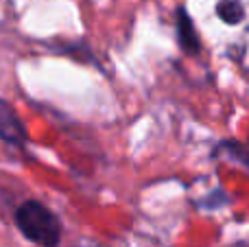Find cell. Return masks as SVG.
I'll list each match as a JSON object with an SVG mask.
<instances>
[{
	"mask_svg": "<svg viewBox=\"0 0 249 247\" xmlns=\"http://www.w3.org/2000/svg\"><path fill=\"white\" fill-rule=\"evenodd\" d=\"M13 223L26 241L37 247H59L64 226L57 212L37 199H26L13 212Z\"/></svg>",
	"mask_w": 249,
	"mask_h": 247,
	"instance_id": "6da1fadb",
	"label": "cell"
},
{
	"mask_svg": "<svg viewBox=\"0 0 249 247\" xmlns=\"http://www.w3.org/2000/svg\"><path fill=\"white\" fill-rule=\"evenodd\" d=\"M0 140L11 147H24L29 142L24 121L7 99H0Z\"/></svg>",
	"mask_w": 249,
	"mask_h": 247,
	"instance_id": "7a4b0ae2",
	"label": "cell"
},
{
	"mask_svg": "<svg viewBox=\"0 0 249 247\" xmlns=\"http://www.w3.org/2000/svg\"><path fill=\"white\" fill-rule=\"evenodd\" d=\"M175 35H177V44H179V48L186 55L195 57L201 53V37H199L195 20L186 7L175 9Z\"/></svg>",
	"mask_w": 249,
	"mask_h": 247,
	"instance_id": "3957f363",
	"label": "cell"
},
{
	"mask_svg": "<svg viewBox=\"0 0 249 247\" xmlns=\"http://www.w3.org/2000/svg\"><path fill=\"white\" fill-rule=\"evenodd\" d=\"M212 156L216 158H225V160L234 162V164H241L249 171V147L236 142V140H221L219 144L214 147Z\"/></svg>",
	"mask_w": 249,
	"mask_h": 247,
	"instance_id": "277c9868",
	"label": "cell"
},
{
	"mask_svg": "<svg viewBox=\"0 0 249 247\" xmlns=\"http://www.w3.org/2000/svg\"><path fill=\"white\" fill-rule=\"evenodd\" d=\"M214 11L219 16V20L230 26H236L245 20V4L241 0H219Z\"/></svg>",
	"mask_w": 249,
	"mask_h": 247,
	"instance_id": "5b68a950",
	"label": "cell"
},
{
	"mask_svg": "<svg viewBox=\"0 0 249 247\" xmlns=\"http://www.w3.org/2000/svg\"><path fill=\"white\" fill-rule=\"evenodd\" d=\"M228 204H230L228 193H225L223 188H216V191H212L203 201H199L197 206L199 208H206V210H219V208H223V206H228Z\"/></svg>",
	"mask_w": 249,
	"mask_h": 247,
	"instance_id": "8992f818",
	"label": "cell"
},
{
	"mask_svg": "<svg viewBox=\"0 0 249 247\" xmlns=\"http://www.w3.org/2000/svg\"><path fill=\"white\" fill-rule=\"evenodd\" d=\"M74 247H103V245H99L96 241H92V239H79L77 243H74Z\"/></svg>",
	"mask_w": 249,
	"mask_h": 247,
	"instance_id": "52a82bcc",
	"label": "cell"
},
{
	"mask_svg": "<svg viewBox=\"0 0 249 247\" xmlns=\"http://www.w3.org/2000/svg\"><path fill=\"white\" fill-rule=\"evenodd\" d=\"M232 247H249V241H243V243H236V245H232Z\"/></svg>",
	"mask_w": 249,
	"mask_h": 247,
	"instance_id": "ba28073f",
	"label": "cell"
}]
</instances>
